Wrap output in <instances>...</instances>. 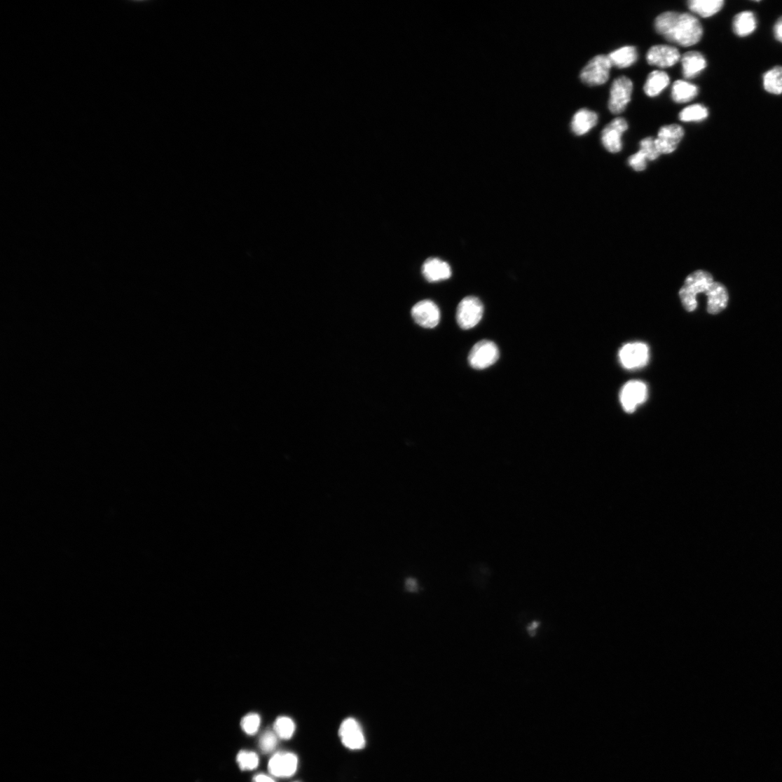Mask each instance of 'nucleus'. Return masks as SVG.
Listing matches in <instances>:
<instances>
[{"label": "nucleus", "instance_id": "1", "mask_svg": "<svg viewBox=\"0 0 782 782\" xmlns=\"http://www.w3.org/2000/svg\"><path fill=\"white\" fill-rule=\"evenodd\" d=\"M657 32L668 41L682 47L698 43L704 34L699 20L690 13L665 12L655 20Z\"/></svg>", "mask_w": 782, "mask_h": 782}, {"label": "nucleus", "instance_id": "2", "mask_svg": "<svg viewBox=\"0 0 782 782\" xmlns=\"http://www.w3.org/2000/svg\"><path fill=\"white\" fill-rule=\"evenodd\" d=\"M713 282V276L704 270L695 271L687 276L680 291L682 306L687 312H693L697 308V295L706 294Z\"/></svg>", "mask_w": 782, "mask_h": 782}, {"label": "nucleus", "instance_id": "3", "mask_svg": "<svg viewBox=\"0 0 782 782\" xmlns=\"http://www.w3.org/2000/svg\"><path fill=\"white\" fill-rule=\"evenodd\" d=\"M612 64L608 56L600 55L589 61L580 73V79L590 86L601 85L610 79Z\"/></svg>", "mask_w": 782, "mask_h": 782}, {"label": "nucleus", "instance_id": "4", "mask_svg": "<svg viewBox=\"0 0 782 782\" xmlns=\"http://www.w3.org/2000/svg\"><path fill=\"white\" fill-rule=\"evenodd\" d=\"M484 308L481 301L474 296L462 299L456 311V321L463 330H469L481 322Z\"/></svg>", "mask_w": 782, "mask_h": 782}, {"label": "nucleus", "instance_id": "5", "mask_svg": "<svg viewBox=\"0 0 782 782\" xmlns=\"http://www.w3.org/2000/svg\"><path fill=\"white\" fill-rule=\"evenodd\" d=\"M633 83L631 79L622 76L616 78L611 86L608 108L612 114L619 115L625 111L631 101Z\"/></svg>", "mask_w": 782, "mask_h": 782}, {"label": "nucleus", "instance_id": "6", "mask_svg": "<svg viewBox=\"0 0 782 782\" xmlns=\"http://www.w3.org/2000/svg\"><path fill=\"white\" fill-rule=\"evenodd\" d=\"M499 358V350L495 343L483 340L476 343L469 352L468 360L475 369H485L494 364Z\"/></svg>", "mask_w": 782, "mask_h": 782}, {"label": "nucleus", "instance_id": "7", "mask_svg": "<svg viewBox=\"0 0 782 782\" xmlns=\"http://www.w3.org/2000/svg\"><path fill=\"white\" fill-rule=\"evenodd\" d=\"M685 135L682 127L678 124L662 126L655 139V144L661 155H668L675 151Z\"/></svg>", "mask_w": 782, "mask_h": 782}, {"label": "nucleus", "instance_id": "8", "mask_svg": "<svg viewBox=\"0 0 782 782\" xmlns=\"http://www.w3.org/2000/svg\"><path fill=\"white\" fill-rule=\"evenodd\" d=\"M628 128L627 122L622 118H617L605 125L601 132L604 148L612 153L619 152L622 149V135Z\"/></svg>", "mask_w": 782, "mask_h": 782}, {"label": "nucleus", "instance_id": "9", "mask_svg": "<svg viewBox=\"0 0 782 782\" xmlns=\"http://www.w3.org/2000/svg\"><path fill=\"white\" fill-rule=\"evenodd\" d=\"M619 359L624 367L634 369L647 364L649 359L648 346L643 343L625 344L619 352Z\"/></svg>", "mask_w": 782, "mask_h": 782}, {"label": "nucleus", "instance_id": "10", "mask_svg": "<svg viewBox=\"0 0 782 782\" xmlns=\"http://www.w3.org/2000/svg\"><path fill=\"white\" fill-rule=\"evenodd\" d=\"M647 397V385L640 381L628 382L622 387L620 401L623 409L627 413H633L637 406L644 403Z\"/></svg>", "mask_w": 782, "mask_h": 782}, {"label": "nucleus", "instance_id": "11", "mask_svg": "<svg viewBox=\"0 0 782 782\" xmlns=\"http://www.w3.org/2000/svg\"><path fill=\"white\" fill-rule=\"evenodd\" d=\"M415 322L425 329H434L439 324L441 312L439 307L430 300H423L416 304L411 310Z\"/></svg>", "mask_w": 782, "mask_h": 782}, {"label": "nucleus", "instance_id": "12", "mask_svg": "<svg viewBox=\"0 0 782 782\" xmlns=\"http://www.w3.org/2000/svg\"><path fill=\"white\" fill-rule=\"evenodd\" d=\"M338 734L341 743L348 749L359 750L363 749L366 745L362 729L355 719L344 720L341 725Z\"/></svg>", "mask_w": 782, "mask_h": 782}, {"label": "nucleus", "instance_id": "13", "mask_svg": "<svg viewBox=\"0 0 782 782\" xmlns=\"http://www.w3.org/2000/svg\"><path fill=\"white\" fill-rule=\"evenodd\" d=\"M681 59L678 48L668 46H655L649 49L646 60L649 64L661 69L673 67Z\"/></svg>", "mask_w": 782, "mask_h": 782}, {"label": "nucleus", "instance_id": "14", "mask_svg": "<svg viewBox=\"0 0 782 782\" xmlns=\"http://www.w3.org/2000/svg\"><path fill=\"white\" fill-rule=\"evenodd\" d=\"M298 767V757L291 753H277L270 760L268 770L276 777L286 778L293 776Z\"/></svg>", "mask_w": 782, "mask_h": 782}, {"label": "nucleus", "instance_id": "15", "mask_svg": "<svg viewBox=\"0 0 782 782\" xmlns=\"http://www.w3.org/2000/svg\"><path fill=\"white\" fill-rule=\"evenodd\" d=\"M423 274L430 282L446 280L451 277L452 271L445 261L436 257L427 259L423 266Z\"/></svg>", "mask_w": 782, "mask_h": 782}, {"label": "nucleus", "instance_id": "16", "mask_svg": "<svg viewBox=\"0 0 782 782\" xmlns=\"http://www.w3.org/2000/svg\"><path fill=\"white\" fill-rule=\"evenodd\" d=\"M708 296V312L711 315L719 314L727 306L729 294L726 287L720 282H713L706 292Z\"/></svg>", "mask_w": 782, "mask_h": 782}, {"label": "nucleus", "instance_id": "17", "mask_svg": "<svg viewBox=\"0 0 782 782\" xmlns=\"http://www.w3.org/2000/svg\"><path fill=\"white\" fill-rule=\"evenodd\" d=\"M683 76L692 79L699 76L707 67L705 57L699 52L691 51L685 53L681 57Z\"/></svg>", "mask_w": 782, "mask_h": 782}, {"label": "nucleus", "instance_id": "18", "mask_svg": "<svg viewBox=\"0 0 782 782\" xmlns=\"http://www.w3.org/2000/svg\"><path fill=\"white\" fill-rule=\"evenodd\" d=\"M598 115L588 109H581L573 116L571 128L577 136L588 134L598 123Z\"/></svg>", "mask_w": 782, "mask_h": 782}, {"label": "nucleus", "instance_id": "19", "mask_svg": "<svg viewBox=\"0 0 782 782\" xmlns=\"http://www.w3.org/2000/svg\"><path fill=\"white\" fill-rule=\"evenodd\" d=\"M699 92V87L697 85L683 80H678L673 84L671 98L676 103L685 104L697 97Z\"/></svg>", "mask_w": 782, "mask_h": 782}, {"label": "nucleus", "instance_id": "20", "mask_svg": "<svg viewBox=\"0 0 782 782\" xmlns=\"http://www.w3.org/2000/svg\"><path fill=\"white\" fill-rule=\"evenodd\" d=\"M670 78L668 75L661 71L651 72L644 85V92L650 97L659 96L668 85Z\"/></svg>", "mask_w": 782, "mask_h": 782}, {"label": "nucleus", "instance_id": "21", "mask_svg": "<svg viewBox=\"0 0 782 782\" xmlns=\"http://www.w3.org/2000/svg\"><path fill=\"white\" fill-rule=\"evenodd\" d=\"M608 57L612 67L622 69L632 67L638 60V53L636 47L625 46L613 51Z\"/></svg>", "mask_w": 782, "mask_h": 782}, {"label": "nucleus", "instance_id": "22", "mask_svg": "<svg viewBox=\"0 0 782 782\" xmlns=\"http://www.w3.org/2000/svg\"><path fill=\"white\" fill-rule=\"evenodd\" d=\"M689 9L703 18H709L718 13L724 7L723 0H690Z\"/></svg>", "mask_w": 782, "mask_h": 782}, {"label": "nucleus", "instance_id": "23", "mask_svg": "<svg viewBox=\"0 0 782 782\" xmlns=\"http://www.w3.org/2000/svg\"><path fill=\"white\" fill-rule=\"evenodd\" d=\"M756 27V18L750 11L737 14L733 21V30L737 36H748L755 30Z\"/></svg>", "mask_w": 782, "mask_h": 782}, {"label": "nucleus", "instance_id": "24", "mask_svg": "<svg viewBox=\"0 0 782 782\" xmlns=\"http://www.w3.org/2000/svg\"><path fill=\"white\" fill-rule=\"evenodd\" d=\"M763 83L769 93L782 94V67H776L768 71L764 76Z\"/></svg>", "mask_w": 782, "mask_h": 782}, {"label": "nucleus", "instance_id": "25", "mask_svg": "<svg viewBox=\"0 0 782 782\" xmlns=\"http://www.w3.org/2000/svg\"><path fill=\"white\" fill-rule=\"evenodd\" d=\"M708 116V109L700 104H692L683 109L679 115L683 122H701Z\"/></svg>", "mask_w": 782, "mask_h": 782}, {"label": "nucleus", "instance_id": "26", "mask_svg": "<svg viewBox=\"0 0 782 782\" xmlns=\"http://www.w3.org/2000/svg\"><path fill=\"white\" fill-rule=\"evenodd\" d=\"M276 735L282 740H289L296 729L294 721L287 716H280L276 720L273 726Z\"/></svg>", "mask_w": 782, "mask_h": 782}, {"label": "nucleus", "instance_id": "27", "mask_svg": "<svg viewBox=\"0 0 782 782\" xmlns=\"http://www.w3.org/2000/svg\"><path fill=\"white\" fill-rule=\"evenodd\" d=\"M237 763L242 771H252L258 767L259 757L254 752L242 750L237 755Z\"/></svg>", "mask_w": 782, "mask_h": 782}, {"label": "nucleus", "instance_id": "28", "mask_svg": "<svg viewBox=\"0 0 782 782\" xmlns=\"http://www.w3.org/2000/svg\"><path fill=\"white\" fill-rule=\"evenodd\" d=\"M640 150L643 152L647 159L650 161L656 160L661 155L657 148L655 139L654 138L647 137L643 139L640 142Z\"/></svg>", "mask_w": 782, "mask_h": 782}, {"label": "nucleus", "instance_id": "29", "mask_svg": "<svg viewBox=\"0 0 782 782\" xmlns=\"http://www.w3.org/2000/svg\"><path fill=\"white\" fill-rule=\"evenodd\" d=\"M277 736L275 732L266 731L261 736L259 746L263 753H269L273 751L277 745Z\"/></svg>", "mask_w": 782, "mask_h": 782}, {"label": "nucleus", "instance_id": "30", "mask_svg": "<svg viewBox=\"0 0 782 782\" xmlns=\"http://www.w3.org/2000/svg\"><path fill=\"white\" fill-rule=\"evenodd\" d=\"M260 716L256 713H249L244 717L241 726L242 729L249 735L255 734L260 726Z\"/></svg>", "mask_w": 782, "mask_h": 782}, {"label": "nucleus", "instance_id": "31", "mask_svg": "<svg viewBox=\"0 0 782 782\" xmlns=\"http://www.w3.org/2000/svg\"><path fill=\"white\" fill-rule=\"evenodd\" d=\"M647 158L640 150L635 155L630 156L628 163L636 171H643L646 168Z\"/></svg>", "mask_w": 782, "mask_h": 782}, {"label": "nucleus", "instance_id": "32", "mask_svg": "<svg viewBox=\"0 0 782 782\" xmlns=\"http://www.w3.org/2000/svg\"><path fill=\"white\" fill-rule=\"evenodd\" d=\"M774 33L776 39L782 42V17L777 21L774 28Z\"/></svg>", "mask_w": 782, "mask_h": 782}, {"label": "nucleus", "instance_id": "33", "mask_svg": "<svg viewBox=\"0 0 782 782\" xmlns=\"http://www.w3.org/2000/svg\"><path fill=\"white\" fill-rule=\"evenodd\" d=\"M254 782H275L270 776L266 774H258L254 777Z\"/></svg>", "mask_w": 782, "mask_h": 782}, {"label": "nucleus", "instance_id": "34", "mask_svg": "<svg viewBox=\"0 0 782 782\" xmlns=\"http://www.w3.org/2000/svg\"><path fill=\"white\" fill-rule=\"evenodd\" d=\"M539 626L540 622L537 621H534L528 626V631L530 636L534 637L535 636L537 629L539 627Z\"/></svg>", "mask_w": 782, "mask_h": 782}, {"label": "nucleus", "instance_id": "35", "mask_svg": "<svg viewBox=\"0 0 782 782\" xmlns=\"http://www.w3.org/2000/svg\"><path fill=\"white\" fill-rule=\"evenodd\" d=\"M406 586L409 590L416 591L418 590V582L414 579H409L406 581Z\"/></svg>", "mask_w": 782, "mask_h": 782}]
</instances>
